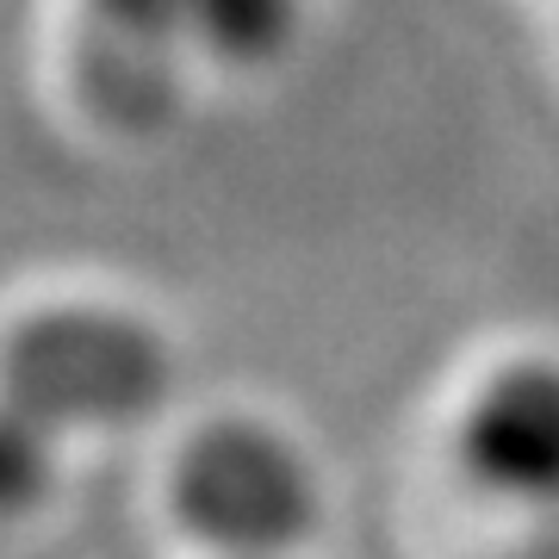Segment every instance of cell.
<instances>
[{
  "label": "cell",
  "instance_id": "4",
  "mask_svg": "<svg viewBox=\"0 0 559 559\" xmlns=\"http://www.w3.org/2000/svg\"><path fill=\"white\" fill-rule=\"evenodd\" d=\"M193 7L200 0H87V13L106 32V44L131 50V57H150L156 69L168 44L193 38Z\"/></svg>",
  "mask_w": 559,
  "mask_h": 559
},
{
  "label": "cell",
  "instance_id": "3",
  "mask_svg": "<svg viewBox=\"0 0 559 559\" xmlns=\"http://www.w3.org/2000/svg\"><path fill=\"white\" fill-rule=\"evenodd\" d=\"M299 25V0H200L193 44L224 62H267Z\"/></svg>",
  "mask_w": 559,
  "mask_h": 559
},
{
  "label": "cell",
  "instance_id": "1",
  "mask_svg": "<svg viewBox=\"0 0 559 559\" xmlns=\"http://www.w3.org/2000/svg\"><path fill=\"white\" fill-rule=\"evenodd\" d=\"M180 528L218 559H286L318 528V479L267 423H212L180 448L168 479Z\"/></svg>",
  "mask_w": 559,
  "mask_h": 559
},
{
  "label": "cell",
  "instance_id": "2",
  "mask_svg": "<svg viewBox=\"0 0 559 559\" xmlns=\"http://www.w3.org/2000/svg\"><path fill=\"white\" fill-rule=\"evenodd\" d=\"M460 466L503 503H559V360H510L460 411Z\"/></svg>",
  "mask_w": 559,
  "mask_h": 559
}]
</instances>
